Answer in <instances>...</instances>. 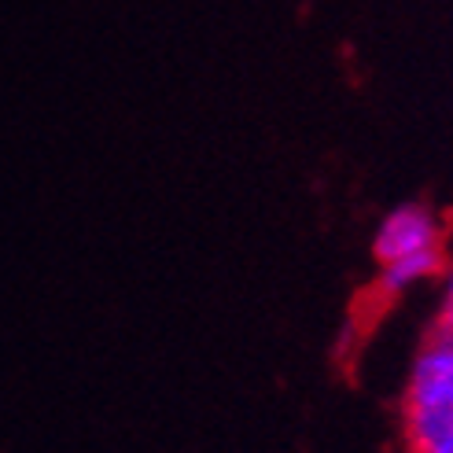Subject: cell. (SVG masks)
I'll list each match as a JSON object with an SVG mask.
<instances>
[{
    "label": "cell",
    "instance_id": "obj_1",
    "mask_svg": "<svg viewBox=\"0 0 453 453\" xmlns=\"http://www.w3.org/2000/svg\"><path fill=\"white\" fill-rule=\"evenodd\" d=\"M402 413L453 417V339L432 332L420 343L402 388Z\"/></svg>",
    "mask_w": 453,
    "mask_h": 453
},
{
    "label": "cell",
    "instance_id": "obj_2",
    "mask_svg": "<svg viewBox=\"0 0 453 453\" xmlns=\"http://www.w3.org/2000/svg\"><path fill=\"white\" fill-rule=\"evenodd\" d=\"M432 247H446V225L427 203H402V207L380 218L376 233H372L376 265L405 258V255L432 251Z\"/></svg>",
    "mask_w": 453,
    "mask_h": 453
},
{
    "label": "cell",
    "instance_id": "obj_4",
    "mask_svg": "<svg viewBox=\"0 0 453 453\" xmlns=\"http://www.w3.org/2000/svg\"><path fill=\"white\" fill-rule=\"evenodd\" d=\"M402 439L410 453H453V417L402 413Z\"/></svg>",
    "mask_w": 453,
    "mask_h": 453
},
{
    "label": "cell",
    "instance_id": "obj_3",
    "mask_svg": "<svg viewBox=\"0 0 453 453\" xmlns=\"http://www.w3.org/2000/svg\"><path fill=\"white\" fill-rule=\"evenodd\" d=\"M446 269V247H432L420 255H405L395 262H380L376 269V296L380 299H398L427 280H439Z\"/></svg>",
    "mask_w": 453,
    "mask_h": 453
},
{
    "label": "cell",
    "instance_id": "obj_5",
    "mask_svg": "<svg viewBox=\"0 0 453 453\" xmlns=\"http://www.w3.org/2000/svg\"><path fill=\"white\" fill-rule=\"evenodd\" d=\"M453 339V265L442 269V291H439V310H435V328Z\"/></svg>",
    "mask_w": 453,
    "mask_h": 453
}]
</instances>
